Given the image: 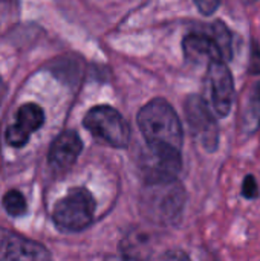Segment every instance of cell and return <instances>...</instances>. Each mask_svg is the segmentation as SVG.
Returning <instances> with one entry per match:
<instances>
[{
	"label": "cell",
	"instance_id": "cell-1",
	"mask_svg": "<svg viewBox=\"0 0 260 261\" xmlns=\"http://www.w3.org/2000/svg\"><path fill=\"white\" fill-rule=\"evenodd\" d=\"M138 125L152 151H181L184 132L175 109L161 98L147 102L138 113Z\"/></svg>",
	"mask_w": 260,
	"mask_h": 261
},
{
	"label": "cell",
	"instance_id": "cell-2",
	"mask_svg": "<svg viewBox=\"0 0 260 261\" xmlns=\"http://www.w3.org/2000/svg\"><path fill=\"white\" fill-rule=\"evenodd\" d=\"M95 216V200L92 194L81 187L70 188L52 210V220L63 232H80L86 229Z\"/></svg>",
	"mask_w": 260,
	"mask_h": 261
},
{
	"label": "cell",
	"instance_id": "cell-3",
	"mask_svg": "<svg viewBox=\"0 0 260 261\" xmlns=\"http://www.w3.org/2000/svg\"><path fill=\"white\" fill-rule=\"evenodd\" d=\"M90 135L106 145L124 148L130 139V127L118 110L109 106H97L90 109L83 121Z\"/></svg>",
	"mask_w": 260,
	"mask_h": 261
},
{
	"label": "cell",
	"instance_id": "cell-4",
	"mask_svg": "<svg viewBox=\"0 0 260 261\" xmlns=\"http://www.w3.org/2000/svg\"><path fill=\"white\" fill-rule=\"evenodd\" d=\"M185 116L195 139L201 147L213 153L219 147V127L213 110L199 95H192L185 101Z\"/></svg>",
	"mask_w": 260,
	"mask_h": 261
},
{
	"label": "cell",
	"instance_id": "cell-5",
	"mask_svg": "<svg viewBox=\"0 0 260 261\" xmlns=\"http://www.w3.org/2000/svg\"><path fill=\"white\" fill-rule=\"evenodd\" d=\"M147 211L149 216L158 222H172L181 214L184 206V190L175 182L147 185Z\"/></svg>",
	"mask_w": 260,
	"mask_h": 261
},
{
	"label": "cell",
	"instance_id": "cell-6",
	"mask_svg": "<svg viewBox=\"0 0 260 261\" xmlns=\"http://www.w3.org/2000/svg\"><path fill=\"white\" fill-rule=\"evenodd\" d=\"M207 83L213 113L219 118L228 116L234 101V81L224 60H213L208 63Z\"/></svg>",
	"mask_w": 260,
	"mask_h": 261
},
{
	"label": "cell",
	"instance_id": "cell-7",
	"mask_svg": "<svg viewBox=\"0 0 260 261\" xmlns=\"http://www.w3.org/2000/svg\"><path fill=\"white\" fill-rule=\"evenodd\" d=\"M0 261H51V254L41 243L0 228Z\"/></svg>",
	"mask_w": 260,
	"mask_h": 261
},
{
	"label": "cell",
	"instance_id": "cell-8",
	"mask_svg": "<svg viewBox=\"0 0 260 261\" xmlns=\"http://www.w3.org/2000/svg\"><path fill=\"white\" fill-rule=\"evenodd\" d=\"M44 122L43 109L34 102L23 104L15 116V122L6 130V142L11 147L20 148L28 144L31 135L37 132Z\"/></svg>",
	"mask_w": 260,
	"mask_h": 261
},
{
	"label": "cell",
	"instance_id": "cell-9",
	"mask_svg": "<svg viewBox=\"0 0 260 261\" xmlns=\"http://www.w3.org/2000/svg\"><path fill=\"white\" fill-rule=\"evenodd\" d=\"M81 150L83 142L80 136L72 130H66L54 139L49 148V162L60 170L69 168L77 162Z\"/></svg>",
	"mask_w": 260,
	"mask_h": 261
},
{
	"label": "cell",
	"instance_id": "cell-10",
	"mask_svg": "<svg viewBox=\"0 0 260 261\" xmlns=\"http://www.w3.org/2000/svg\"><path fill=\"white\" fill-rule=\"evenodd\" d=\"M184 54L188 61L202 64V63H210L213 60H224L216 43L210 35L205 34H188L184 41Z\"/></svg>",
	"mask_w": 260,
	"mask_h": 261
},
{
	"label": "cell",
	"instance_id": "cell-11",
	"mask_svg": "<svg viewBox=\"0 0 260 261\" xmlns=\"http://www.w3.org/2000/svg\"><path fill=\"white\" fill-rule=\"evenodd\" d=\"M242 128L245 133H254L260 128V83H256L247 98L242 115Z\"/></svg>",
	"mask_w": 260,
	"mask_h": 261
},
{
	"label": "cell",
	"instance_id": "cell-12",
	"mask_svg": "<svg viewBox=\"0 0 260 261\" xmlns=\"http://www.w3.org/2000/svg\"><path fill=\"white\" fill-rule=\"evenodd\" d=\"M211 38L213 41L216 43L224 61L227 60H231L233 57V37H231V32L230 29L221 21V20H216L213 24H211Z\"/></svg>",
	"mask_w": 260,
	"mask_h": 261
},
{
	"label": "cell",
	"instance_id": "cell-13",
	"mask_svg": "<svg viewBox=\"0 0 260 261\" xmlns=\"http://www.w3.org/2000/svg\"><path fill=\"white\" fill-rule=\"evenodd\" d=\"M2 205L5 208V211L12 216V217H20L26 213L28 205H26V199L25 196L17 191V190H9L2 200Z\"/></svg>",
	"mask_w": 260,
	"mask_h": 261
},
{
	"label": "cell",
	"instance_id": "cell-14",
	"mask_svg": "<svg viewBox=\"0 0 260 261\" xmlns=\"http://www.w3.org/2000/svg\"><path fill=\"white\" fill-rule=\"evenodd\" d=\"M242 196L245 199H250V200L259 197V185H257V180L253 174L245 176L244 184H242Z\"/></svg>",
	"mask_w": 260,
	"mask_h": 261
},
{
	"label": "cell",
	"instance_id": "cell-15",
	"mask_svg": "<svg viewBox=\"0 0 260 261\" xmlns=\"http://www.w3.org/2000/svg\"><path fill=\"white\" fill-rule=\"evenodd\" d=\"M193 2L198 6V9L201 11V14L211 15V14H215L218 11L222 0H193Z\"/></svg>",
	"mask_w": 260,
	"mask_h": 261
},
{
	"label": "cell",
	"instance_id": "cell-16",
	"mask_svg": "<svg viewBox=\"0 0 260 261\" xmlns=\"http://www.w3.org/2000/svg\"><path fill=\"white\" fill-rule=\"evenodd\" d=\"M161 261H192V260L188 258V255H187L185 252L175 249V251H169V252H166V254L162 255Z\"/></svg>",
	"mask_w": 260,
	"mask_h": 261
},
{
	"label": "cell",
	"instance_id": "cell-17",
	"mask_svg": "<svg viewBox=\"0 0 260 261\" xmlns=\"http://www.w3.org/2000/svg\"><path fill=\"white\" fill-rule=\"evenodd\" d=\"M250 70H251V73H260V50L257 46H254V49L251 50Z\"/></svg>",
	"mask_w": 260,
	"mask_h": 261
},
{
	"label": "cell",
	"instance_id": "cell-18",
	"mask_svg": "<svg viewBox=\"0 0 260 261\" xmlns=\"http://www.w3.org/2000/svg\"><path fill=\"white\" fill-rule=\"evenodd\" d=\"M106 261H141V260H139V258H136L135 255H130V254H121V255L109 257Z\"/></svg>",
	"mask_w": 260,
	"mask_h": 261
},
{
	"label": "cell",
	"instance_id": "cell-19",
	"mask_svg": "<svg viewBox=\"0 0 260 261\" xmlns=\"http://www.w3.org/2000/svg\"><path fill=\"white\" fill-rule=\"evenodd\" d=\"M3 95H5V84H3V81H2V78H0V102H2V99H3Z\"/></svg>",
	"mask_w": 260,
	"mask_h": 261
},
{
	"label": "cell",
	"instance_id": "cell-20",
	"mask_svg": "<svg viewBox=\"0 0 260 261\" xmlns=\"http://www.w3.org/2000/svg\"><path fill=\"white\" fill-rule=\"evenodd\" d=\"M244 2H247V3H253V2H257V0H244Z\"/></svg>",
	"mask_w": 260,
	"mask_h": 261
}]
</instances>
